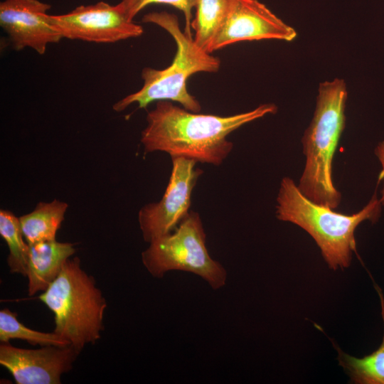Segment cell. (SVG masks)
<instances>
[{"mask_svg":"<svg viewBox=\"0 0 384 384\" xmlns=\"http://www.w3.org/2000/svg\"><path fill=\"white\" fill-rule=\"evenodd\" d=\"M277 111L274 104L267 103L248 112L218 116L191 112L170 101H158L147 113L141 142L144 154L164 151L171 158L185 157L219 166L233 148L228 139L230 133Z\"/></svg>","mask_w":384,"mask_h":384,"instance_id":"6da1fadb","label":"cell"},{"mask_svg":"<svg viewBox=\"0 0 384 384\" xmlns=\"http://www.w3.org/2000/svg\"><path fill=\"white\" fill-rule=\"evenodd\" d=\"M382 204L375 191L358 212L347 215L306 198L289 177H284L277 196L276 217L295 224L308 233L319 247L329 267H349L356 253L355 230L365 220L373 223L380 217Z\"/></svg>","mask_w":384,"mask_h":384,"instance_id":"7a4b0ae2","label":"cell"},{"mask_svg":"<svg viewBox=\"0 0 384 384\" xmlns=\"http://www.w3.org/2000/svg\"><path fill=\"white\" fill-rule=\"evenodd\" d=\"M347 97L343 79L321 82L313 118L302 139L306 161L297 187L313 202L333 209L342 198L333 181L332 165L346 126Z\"/></svg>","mask_w":384,"mask_h":384,"instance_id":"3957f363","label":"cell"},{"mask_svg":"<svg viewBox=\"0 0 384 384\" xmlns=\"http://www.w3.org/2000/svg\"><path fill=\"white\" fill-rule=\"evenodd\" d=\"M142 21L159 26L174 38L176 52L170 65L161 70L144 68L142 72L143 86L127 95L113 105L116 112H122L133 103L146 108L150 103L162 100L173 101L183 108L199 112V102L187 89L188 79L195 73H215L220 68V60L198 46L189 35L181 31L178 17L166 11L145 14Z\"/></svg>","mask_w":384,"mask_h":384,"instance_id":"277c9868","label":"cell"},{"mask_svg":"<svg viewBox=\"0 0 384 384\" xmlns=\"http://www.w3.org/2000/svg\"><path fill=\"white\" fill-rule=\"evenodd\" d=\"M39 299L53 314V332L79 351L100 338L107 302L78 257L66 260Z\"/></svg>","mask_w":384,"mask_h":384,"instance_id":"5b68a950","label":"cell"},{"mask_svg":"<svg viewBox=\"0 0 384 384\" xmlns=\"http://www.w3.org/2000/svg\"><path fill=\"white\" fill-rule=\"evenodd\" d=\"M206 235L199 214L189 213L174 233L154 239L142 253V261L154 277L161 278L173 270L194 274L214 290L226 284L225 268L213 260L206 245Z\"/></svg>","mask_w":384,"mask_h":384,"instance_id":"8992f818","label":"cell"},{"mask_svg":"<svg viewBox=\"0 0 384 384\" xmlns=\"http://www.w3.org/2000/svg\"><path fill=\"white\" fill-rule=\"evenodd\" d=\"M62 38L94 43H115L141 36L143 28L128 19L118 3L82 5L69 13L48 16Z\"/></svg>","mask_w":384,"mask_h":384,"instance_id":"52a82bcc","label":"cell"},{"mask_svg":"<svg viewBox=\"0 0 384 384\" xmlns=\"http://www.w3.org/2000/svg\"><path fill=\"white\" fill-rule=\"evenodd\" d=\"M171 159V174L163 197L139 211V228L147 242L171 233L189 213L193 189L203 173L195 168L196 161L193 159L180 156Z\"/></svg>","mask_w":384,"mask_h":384,"instance_id":"ba28073f","label":"cell"},{"mask_svg":"<svg viewBox=\"0 0 384 384\" xmlns=\"http://www.w3.org/2000/svg\"><path fill=\"white\" fill-rule=\"evenodd\" d=\"M80 353L71 345L25 349L1 342L0 364L17 384H59L62 375L71 370Z\"/></svg>","mask_w":384,"mask_h":384,"instance_id":"9c48e42d","label":"cell"},{"mask_svg":"<svg viewBox=\"0 0 384 384\" xmlns=\"http://www.w3.org/2000/svg\"><path fill=\"white\" fill-rule=\"evenodd\" d=\"M296 31L258 0H236L208 52L244 41L276 39L291 41Z\"/></svg>","mask_w":384,"mask_h":384,"instance_id":"30bf717a","label":"cell"},{"mask_svg":"<svg viewBox=\"0 0 384 384\" xmlns=\"http://www.w3.org/2000/svg\"><path fill=\"white\" fill-rule=\"evenodd\" d=\"M50 5L39 0H4L0 3V26L16 50L26 48L43 55L49 44L63 38L49 22Z\"/></svg>","mask_w":384,"mask_h":384,"instance_id":"8fae6325","label":"cell"},{"mask_svg":"<svg viewBox=\"0 0 384 384\" xmlns=\"http://www.w3.org/2000/svg\"><path fill=\"white\" fill-rule=\"evenodd\" d=\"M75 252L73 244L55 240L28 245L26 277L29 296L39 291L44 292Z\"/></svg>","mask_w":384,"mask_h":384,"instance_id":"7c38bea8","label":"cell"},{"mask_svg":"<svg viewBox=\"0 0 384 384\" xmlns=\"http://www.w3.org/2000/svg\"><path fill=\"white\" fill-rule=\"evenodd\" d=\"M67 208L68 204L58 200L41 202L32 212L18 218L27 243L55 240Z\"/></svg>","mask_w":384,"mask_h":384,"instance_id":"4fadbf2b","label":"cell"},{"mask_svg":"<svg viewBox=\"0 0 384 384\" xmlns=\"http://www.w3.org/2000/svg\"><path fill=\"white\" fill-rule=\"evenodd\" d=\"M236 0H196L195 16L191 23L196 44L206 50L229 16ZM209 53V52H208Z\"/></svg>","mask_w":384,"mask_h":384,"instance_id":"5bb4252c","label":"cell"},{"mask_svg":"<svg viewBox=\"0 0 384 384\" xmlns=\"http://www.w3.org/2000/svg\"><path fill=\"white\" fill-rule=\"evenodd\" d=\"M381 304L384 322V298L379 287H375ZM338 360L354 383L384 384V334L379 348L371 354L358 358L345 353L339 348Z\"/></svg>","mask_w":384,"mask_h":384,"instance_id":"9a60e30c","label":"cell"},{"mask_svg":"<svg viewBox=\"0 0 384 384\" xmlns=\"http://www.w3.org/2000/svg\"><path fill=\"white\" fill-rule=\"evenodd\" d=\"M0 235L9 248L10 272L26 276L28 244L24 240L19 218L9 210H0Z\"/></svg>","mask_w":384,"mask_h":384,"instance_id":"2e32d148","label":"cell"},{"mask_svg":"<svg viewBox=\"0 0 384 384\" xmlns=\"http://www.w3.org/2000/svg\"><path fill=\"white\" fill-rule=\"evenodd\" d=\"M21 339L32 345L68 346L70 343L55 333H46L28 328L17 319V314L8 309L0 311V341Z\"/></svg>","mask_w":384,"mask_h":384,"instance_id":"e0dca14e","label":"cell"},{"mask_svg":"<svg viewBox=\"0 0 384 384\" xmlns=\"http://www.w3.org/2000/svg\"><path fill=\"white\" fill-rule=\"evenodd\" d=\"M196 0H122L119 4L122 6L125 15L130 21L145 7L151 4H167L181 11L186 21L184 31L191 33V23L193 21L192 10L194 9Z\"/></svg>","mask_w":384,"mask_h":384,"instance_id":"ac0fdd59","label":"cell"},{"mask_svg":"<svg viewBox=\"0 0 384 384\" xmlns=\"http://www.w3.org/2000/svg\"><path fill=\"white\" fill-rule=\"evenodd\" d=\"M374 153L381 165V171L378 176V181H383L381 197L379 198L382 206H384V140L380 142L375 148Z\"/></svg>","mask_w":384,"mask_h":384,"instance_id":"d6986e66","label":"cell"}]
</instances>
